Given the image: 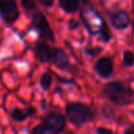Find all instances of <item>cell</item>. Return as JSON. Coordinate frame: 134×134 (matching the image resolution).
I'll use <instances>...</instances> for the list:
<instances>
[{
    "label": "cell",
    "instance_id": "cell-3",
    "mask_svg": "<svg viewBox=\"0 0 134 134\" xmlns=\"http://www.w3.org/2000/svg\"><path fill=\"white\" fill-rule=\"evenodd\" d=\"M65 115L68 121L76 127L92 121L95 117V113L90 106L79 102L67 104L65 107Z\"/></svg>",
    "mask_w": 134,
    "mask_h": 134
},
{
    "label": "cell",
    "instance_id": "cell-15",
    "mask_svg": "<svg viewBox=\"0 0 134 134\" xmlns=\"http://www.w3.org/2000/svg\"><path fill=\"white\" fill-rule=\"evenodd\" d=\"M122 64L126 67L134 66V52L132 50H125L122 53Z\"/></svg>",
    "mask_w": 134,
    "mask_h": 134
},
{
    "label": "cell",
    "instance_id": "cell-4",
    "mask_svg": "<svg viewBox=\"0 0 134 134\" xmlns=\"http://www.w3.org/2000/svg\"><path fill=\"white\" fill-rule=\"evenodd\" d=\"M31 25L37 30L39 37L46 41H53L54 35L50 27V24L47 20V18L41 13H35L31 17Z\"/></svg>",
    "mask_w": 134,
    "mask_h": 134
},
{
    "label": "cell",
    "instance_id": "cell-9",
    "mask_svg": "<svg viewBox=\"0 0 134 134\" xmlns=\"http://www.w3.org/2000/svg\"><path fill=\"white\" fill-rule=\"evenodd\" d=\"M52 64L54 67L61 70H66L71 66L69 55L66 53V51L60 47L52 48Z\"/></svg>",
    "mask_w": 134,
    "mask_h": 134
},
{
    "label": "cell",
    "instance_id": "cell-2",
    "mask_svg": "<svg viewBox=\"0 0 134 134\" xmlns=\"http://www.w3.org/2000/svg\"><path fill=\"white\" fill-rule=\"evenodd\" d=\"M104 95L116 106H129L134 102V91L122 81H111L103 87Z\"/></svg>",
    "mask_w": 134,
    "mask_h": 134
},
{
    "label": "cell",
    "instance_id": "cell-6",
    "mask_svg": "<svg viewBox=\"0 0 134 134\" xmlns=\"http://www.w3.org/2000/svg\"><path fill=\"white\" fill-rule=\"evenodd\" d=\"M42 122L60 134L65 130L66 117L60 112L49 111L42 117Z\"/></svg>",
    "mask_w": 134,
    "mask_h": 134
},
{
    "label": "cell",
    "instance_id": "cell-17",
    "mask_svg": "<svg viewBox=\"0 0 134 134\" xmlns=\"http://www.w3.org/2000/svg\"><path fill=\"white\" fill-rule=\"evenodd\" d=\"M20 3L23 8L28 12H32L37 9V1L36 0H20Z\"/></svg>",
    "mask_w": 134,
    "mask_h": 134
},
{
    "label": "cell",
    "instance_id": "cell-10",
    "mask_svg": "<svg viewBox=\"0 0 134 134\" xmlns=\"http://www.w3.org/2000/svg\"><path fill=\"white\" fill-rule=\"evenodd\" d=\"M35 57L43 64L48 63L52 59V49L45 42H37L35 45Z\"/></svg>",
    "mask_w": 134,
    "mask_h": 134
},
{
    "label": "cell",
    "instance_id": "cell-18",
    "mask_svg": "<svg viewBox=\"0 0 134 134\" xmlns=\"http://www.w3.org/2000/svg\"><path fill=\"white\" fill-rule=\"evenodd\" d=\"M95 134H114V132L106 127H97L95 129Z\"/></svg>",
    "mask_w": 134,
    "mask_h": 134
},
{
    "label": "cell",
    "instance_id": "cell-8",
    "mask_svg": "<svg viewBox=\"0 0 134 134\" xmlns=\"http://www.w3.org/2000/svg\"><path fill=\"white\" fill-rule=\"evenodd\" d=\"M94 70L102 79H108L112 75L114 64L110 57H102L94 64Z\"/></svg>",
    "mask_w": 134,
    "mask_h": 134
},
{
    "label": "cell",
    "instance_id": "cell-14",
    "mask_svg": "<svg viewBox=\"0 0 134 134\" xmlns=\"http://www.w3.org/2000/svg\"><path fill=\"white\" fill-rule=\"evenodd\" d=\"M52 81H53L52 75L49 72H44L41 75V79H40V86H41V88L44 91L49 90L51 85H52Z\"/></svg>",
    "mask_w": 134,
    "mask_h": 134
},
{
    "label": "cell",
    "instance_id": "cell-21",
    "mask_svg": "<svg viewBox=\"0 0 134 134\" xmlns=\"http://www.w3.org/2000/svg\"><path fill=\"white\" fill-rule=\"evenodd\" d=\"M124 134H134V128H127L125 131H124Z\"/></svg>",
    "mask_w": 134,
    "mask_h": 134
},
{
    "label": "cell",
    "instance_id": "cell-19",
    "mask_svg": "<svg viewBox=\"0 0 134 134\" xmlns=\"http://www.w3.org/2000/svg\"><path fill=\"white\" fill-rule=\"evenodd\" d=\"M68 25H69V28H70L71 30H75V29L80 26V23H79V21H76V20H74V19H70Z\"/></svg>",
    "mask_w": 134,
    "mask_h": 134
},
{
    "label": "cell",
    "instance_id": "cell-5",
    "mask_svg": "<svg viewBox=\"0 0 134 134\" xmlns=\"http://www.w3.org/2000/svg\"><path fill=\"white\" fill-rule=\"evenodd\" d=\"M19 7L16 0H0V17L1 19L13 24L19 18Z\"/></svg>",
    "mask_w": 134,
    "mask_h": 134
},
{
    "label": "cell",
    "instance_id": "cell-1",
    "mask_svg": "<svg viewBox=\"0 0 134 134\" xmlns=\"http://www.w3.org/2000/svg\"><path fill=\"white\" fill-rule=\"evenodd\" d=\"M80 16L84 26L91 36H97L104 43H108L112 39V34L107 23L104 21L99 13L87 0H83L81 2Z\"/></svg>",
    "mask_w": 134,
    "mask_h": 134
},
{
    "label": "cell",
    "instance_id": "cell-11",
    "mask_svg": "<svg viewBox=\"0 0 134 134\" xmlns=\"http://www.w3.org/2000/svg\"><path fill=\"white\" fill-rule=\"evenodd\" d=\"M35 115H36V109L31 106L26 108V109L15 108L10 112V117L16 122H23L26 119H28L30 117H34Z\"/></svg>",
    "mask_w": 134,
    "mask_h": 134
},
{
    "label": "cell",
    "instance_id": "cell-13",
    "mask_svg": "<svg viewBox=\"0 0 134 134\" xmlns=\"http://www.w3.org/2000/svg\"><path fill=\"white\" fill-rule=\"evenodd\" d=\"M30 134H59V133L42 122V124H40L38 126H35L31 129Z\"/></svg>",
    "mask_w": 134,
    "mask_h": 134
},
{
    "label": "cell",
    "instance_id": "cell-20",
    "mask_svg": "<svg viewBox=\"0 0 134 134\" xmlns=\"http://www.w3.org/2000/svg\"><path fill=\"white\" fill-rule=\"evenodd\" d=\"M39 3L45 7H51L54 3V0H38Z\"/></svg>",
    "mask_w": 134,
    "mask_h": 134
},
{
    "label": "cell",
    "instance_id": "cell-12",
    "mask_svg": "<svg viewBox=\"0 0 134 134\" xmlns=\"http://www.w3.org/2000/svg\"><path fill=\"white\" fill-rule=\"evenodd\" d=\"M60 7L67 14H73L80 9L81 0H59Z\"/></svg>",
    "mask_w": 134,
    "mask_h": 134
},
{
    "label": "cell",
    "instance_id": "cell-16",
    "mask_svg": "<svg viewBox=\"0 0 134 134\" xmlns=\"http://www.w3.org/2000/svg\"><path fill=\"white\" fill-rule=\"evenodd\" d=\"M103 52V48L98 46H87L84 48V53L91 58H96Z\"/></svg>",
    "mask_w": 134,
    "mask_h": 134
},
{
    "label": "cell",
    "instance_id": "cell-7",
    "mask_svg": "<svg viewBox=\"0 0 134 134\" xmlns=\"http://www.w3.org/2000/svg\"><path fill=\"white\" fill-rule=\"evenodd\" d=\"M108 16H109V21L111 25L118 30L126 29L130 25V17L126 10H122V9L113 10V12H110Z\"/></svg>",
    "mask_w": 134,
    "mask_h": 134
}]
</instances>
